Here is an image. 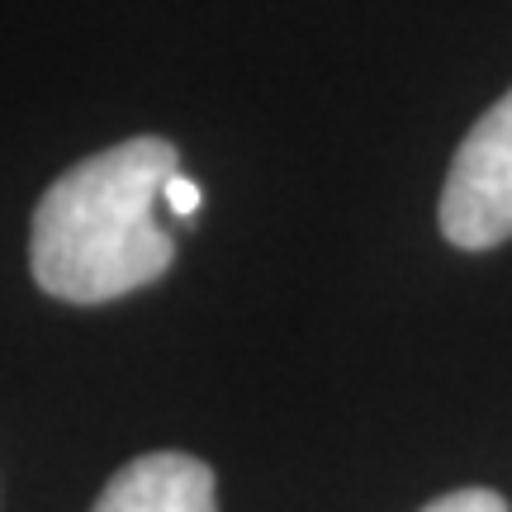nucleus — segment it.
I'll use <instances>...</instances> for the list:
<instances>
[{"label":"nucleus","mask_w":512,"mask_h":512,"mask_svg":"<svg viewBox=\"0 0 512 512\" xmlns=\"http://www.w3.org/2000/svg\"><path fill=\"white\" fill-rule=\"evenodd\" d=\"M176 176L166 138H128L62 171L34 209L29 266L43 294L105 304L171 271V238L157 223V195Z\"/></svg>","instance_id":"obj_1"},{"label":"nucleus","mask_w":512,"mask_h":512,"mask_svg":"<svg viewBox=\"0 0 512 512\" xmlns=\"http://www.w3.org/2000/svg\"><path fill=\"white\" fill-rule=\"evenodd\" d=\"M441 233L451 247L484 252L512 238V91L484 110L441 190Z\"/></svg>","instance_id":"obj_2"},{"label":"nucleus","mask_w":512,"mask_h":512,"mask_svg":"<svg viewBox=\"0 0 512 512\" xmlns=\"http://www.w3.org/2000/svg\"><path fill=\"white\" fill-rule=\"evenodd\" d=\"M91 512H219L214 475L185 451H152L128 460Z\"/></svg>","instance_id":"obj_3"},{"label":"nucleus","mask_w":512,"mask_h":512,"mask_svg":"<svg viewBox=\"0 0 512 512\" xmlns=\"http://www.w3.org/2000/svg\"><path fill=\"white\" fill-rule=\"evenodd\" d=\"M422 512H508V503L494 489H456V494L427 503Z\"/></svg>","instance_id":"obj_4"},{"label":"nucleus","mask_w":512,"mask_h":512,"mask_svg":"<svg viewBox=\"0 0 512 512\" xmlns=\"http://www.w3.org/2000/svg\"><path fill=\"white\" fill-rule=\"evenodd\" d=\"M162 200L171 204V209H176L181 219H190V214L200 209V185H195V181H185L181 171H176V176H171V185H166V195H162Z\"/></svg>","instance_id":"obj_5"}]
</instances>
